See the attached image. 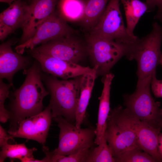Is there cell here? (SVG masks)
<instances>
[{
    "mask_svg": "<svg viewBox=\"0 0 162 162\" xmlns=\"http://www.w3.org/2000/svg\"><path fill=\"white\" fill-rule=\"evenodd\" d=\"M41 69L36 61L28 68L24 70L25 80L18 88L9 93L10 125L8 132L17 130L22 121L43 111V100L49 94L44 87L41 76Z\"/></svg>",
    "mask_w": 162,
    "mask_h": 162,
    "instance_id": "cell-1",
    "label": "cell"
},
{
    "mask_svg": "<svg viewBox=\"0 0 162 162\" xmlns=\"http://www.w3.org/2000/svg\"><path fill=\"white\" fill-rule=\"evenodd\" d=\"M82 76L72 79L59 80L56 76L41 72L43 82L51 95L49 104L52 118L61 116L69 122L75 123Z\"/></svg>",
    "mask_w": 162,
    "mask_h": 162,
    "instance_id": "cell-2",
    "label": "cell"
},
{
    "mask_svg": "<svg viewBox=\"0 0 162 162\" xmlns=\"http://www.w3.org/2000/svg\"><path fill=\"white\" fill-rule=\"evenodd\" d=\"M162 27L156 22L152 24L151 32L137 41L128 49L126 57L135 59L137 63L138 80L156 75V69L162 54Z\"/></svg>",
    "mask_w": 162,
    "mask_h": 162,
    "instance_id": "cell-3",
    "label": "cell"
},
{
    "mask_svg": "<svg viewBox=\"0 0 162 162\" xmlns=\"http://www.w3.org/2000/svg\"><path fill=\"white\" fill-rule=\"evenodd\" d=\"M152 78L138 80L134 92L124 95V105L130 113L142 122L152 127L162 129L160 103L155 102L151 93Z\"/></svg>",
    "mask_w": 162,
    "mask_h": 162,
    "instance_id": "cell-4",
    "label": "cell"
},
{
    "mask_svg": "<svg viewBox=\"0 0 162 162\" xmlns=\"http://www.w3.org/2000/svg\"><path fill=\"white\" fill-rule=\"evenodd\" d=\"M120 0H109L105 10L96 25L88 33L114 41L129 47L139 38L128 32L121 12Z\"/></svg>",
    "mask_w": 162,
    "mask_h": 162,
    "instance_id": "cell-5",
    "label": "cell"
},
{
    "mask_svg": "<svg viewBox=\"0 0 162 162\" xmlns=\"http://www.w3.org/2000/svg\"><path fill=\"white\" fill-rule=\"evenodd\" d=\"M85 41L88 54L97 67V76L109 73L115 64L126 56L129 48L124 44L88 33L86 35Z\"/></svg>",
    "mask_w": 162,
    "mask_h": 162,
    "instance_id": "cell-6",
    "label": "cell"
},
{
    "mask_svg": "<svg viewBox=\"0 0 162 162\" xmlns=\"http://www.w3.org/2000/svg\"><path fill=\"white\" fill-rule=\"evenodd\" d=\"M109 116L133 131L141 149L152 156L156 162H162L157 146L158 137L161 128H154L143 123L121 106L110 110Z\"/></svg>",
    "mask_w": 162,
    "mask_h": 162,
    "instance_id": "cell-7",
    "label": "cell"
},
{
    "mask_svg": "<svg viewBox=\"0 0 162 162\" xmlns=\"http://www.w3.org/2000/svg\"><path fill=\"white\" fill-rule=\"evenodd\" d=\"M53 119L60 129L58 147L52 151L54 154L68 156L93 146L95 136V129L78 128L62 116Z\"/></svg>",
    "mask_w": 162,
    "mask_h": 162,
    "instance_id": "cell-8",
    "label": "cell"
},
{
    "mask_svg": "<svg viewBox=\"0 0 162 162\" xmlns=\"http://www.w3.org/2000/svg\"><path fill=\"white\" fill-rule=\"evenodd\" d=\"M77 33L56 38L33 48L40 53L78 64L88 54L86 41Z\"/></svg>",
    "mask_w": 162,
    "mask_h": 162,
    "instance_id": "cell-9",
    "label": "cell"
},
{
    "mask_svg": "<svg viewBox=\"0 0 162 162\" xmlns=\"http://www.w3.org/2000/svg\"><path fill=\"white\" fill-rule=\"evenodd\" d=\"M78 33L61 17L56 10L45 20L29 40L15 48L16 52L22 54L26 49H32L52 39Z\"/></svg>",
    "mask_w": 162,
    "mask_h": 162,
    "instance_id": "cell-10",
    "label": "cell"
},
{
    "mask_svg": "<svg viewBox=\"0 0 162 162\" xmlns=\"http://www.w3.org/2000/svg\"><path fill=\"white\" fill-rule=\"evenodd\" d=\"M52 118L51 109L49 104L41 112L22 121L15 131L8 133L12 139L21 138L32 140L44 146Z\"/></svg>",
    "mask_w": 162,
    "mask_h": 162,
    "instance_id": "cell-11",
    "label": "cell"
},
{
    "mask_svg": "<svg viewBox=\"0 0 162 162\" xmlns=\"http://www.w3.org/2000/svg\"><path fill=\"white\" fill-rule=\"evenodd\" d=\"M40 64L42 71L63 80L83 75L92 68L40 53L34 48L27 51Z\"/></svg>",
    "mask_w": 162,
    "mask_h": 162,
    "instance_id": "cell-12",
    "label": "cell"
},
{
    "mask_svg": "<svg viewBox=\"0 0 162 162\" xmlns=\"http://www.w3.org/2000/svg\"><path fill=\"white\" fill-rule=\"evenodd\" d=\"M105 136L113 158L126 151L136 148H141L134 131L109 116Z\"/></svg>",
    "mask_w": 162,
    "mask_h": 162,
    "instance_id": "cell-13",
    "label": "cell"
},
{
    "mask_svg": "<svg viewBox=\"0 0 162 162\" xmlns=\"http://www.w3.org/2000/svg\"><path fill=\"white\" fill-rule=\"evenodd\" d=\"M59 0H36L29 4V12L21 28L18 45L31 38L42 23L55 12Z\"/></svg>",
    "mask_w": 162,
    "mask_h": 162,
    "instance_id": "cell-14",
    "label": "cell"
},
{
    "mask_svg": "<svg viewBox=\"0 0 162 162\" xmlns=\"http://www.w3.org/2000/svg\"><path fill=\"white\" fill-rule=\"evenodd\" d=\"M17 41L9 40L0 45V78H4L12 84L15 74L28 68L31 63L28 57L13 51L12 46Z\"/></svg>",
    "mask_w": 162,
    "mask_h": 162,
    "instance_id": "cell-15",
    "label": "cell"
},
{
    "mask_svg": "<svg viewBox=\"0 0 162 162\" xmlns=\"http://www.w3.org/2000/svg\"><path fill=\"white\" fill-rule=\"evenodd\" d=\"M29 5L26 0H16L0 14V40L21 28L29 12Z\"/></svg>",
    "mask_w": 162,
    "mask_h": 162,
    "instance_id": "cell-16",
    "label": "cell"
},
{
    "mask_svg": "<svg viewBox=\"0 0 162 162\" xmlns=\"http://www.w3.org/2000/svg\"><path fill=\"white\" fill-rule=\"evenodd\" d=\"M102 82L103 88L100 96L98 98L99 104L94 144L98 145L104 135L106 128V121L110 112V97L111 85L114 75L110 73L104 76Z\"/></svg>",
    "mask_w": 162,
    "mask_h": 162,
    "instance_id": "cell-17",
    "label": "cell"
},
{
    "mask_svg": "<svg viewBox=\"0 0 162 162\" xmlns=\"http://www.w3.org/2000/svg\"><path fill=\"white\" fill-rule=\"evenodd\" d=\"M97 66H94L91 71L81 76L80 95L76 111L75 123L78 128H81L86 117V109L97 76Z\"/></svg>",
    "mask_w": 162,
    "mask_h": 162,
    "instance_id": "cell-18",
    "label": "cell"
},
{
    "mask_svg": "<svg viewBox=\"0 0 162 162\" xmlns=\"http://www.w3.org/2000/svg\"><path fill=\"white\" fill-rule=\"evenodd\" d=\"M85 9L83 0H59L56 10L59 16L66 22H81Z\"/></svg>",
    "mask_w": 162,
    "mask_h": 162,
    "instance_id": "cell-19",
    "label": "cell"
},
{
    "mask_svg": "<svg viewBox=\"0 0 162 162\" xmlns=\"http://www.w3.org/2000/svg\"><path fill=\"white\" fill-rule=\"evenodd\" d=\"M122 4L126 16V28L128 33L135 36L134 30L141 16L148 12V8L146 2L140 0H120Z\"/></svg>",
    "mask_w": 162,
    "mask_h": 162,
    "instance_id": "cell-20",
    "label": "cell"
},
{
    "mask_svg": "<svg viewBox=\"0 0 162 162\" xmlns=\"http://www.w3.org/2000/svg\"><path fill=\"white\" fill-rule=\"evenodd\" d=\"M85 4L83 17L80 22L89 31L97 24L104 13L109 0H83Z\"/></svg>",
    "mask_w": 162,
    "mask_h": 162,
    "instance_id": "cell-21",
    "label": "cell"
},
{
    "mask_svg": "<svg viewBox=\"0 0 162 162\" xmlns=\"http://www.w3.org/2000/svg\"><path fill=\"white\" fill-rule=\"evenodd\" d=\"M37 150L35 148H27L24 143L10 144L7 143L1 147L0 152V162H4L7 158L11 161L15 159L20 160L27 157L33 158V153Z\"/></svg>",
    "mask_w": 162,
    "mask_h": 162,
    "instance_id": "cell-22",
    "label": "cell"
},
{
    "mask_svg": "<svg viewBox=\"0 0 162 162\" xmlns=\"http://www.w3.org/2000/svg\"><path fill=\"white\" fill-rule=\"evenodd\" d=\"M98 146L91 148L86 162H115L105 135Z\"/></svg>",
    "mask_w": 162,
    "mask_h": 162,
    "instance_id": "cell-23",
    "label": "cell"
},
{
    "mask_svg": "<svg viewBox=\"0 0 162 162\" xmlns=\"http://www.w3.org/2000/svg\"><path fill=\"white\" fill-rule=\"evenodd\" d=\"M140 148H136L119 154L114 158L116 162H155L153 157Z\"/></svg>",
    "mask_w": 162,
    "mask_h": 162,
    "instance_id": "cell-24",
    "label": "cell"
},
{
    "mask_svg": "<svg viewBox=\"0 0 162 162\" xmlns=\"http://www.w3.org/2000/svg\"><path fill=\"white\" fill-rule=\"evenodd\" d=\"M92 148L83 149L68 156L56 154L49 151L46 156L49 162H86Z\"/></svg>",
    "mask_w": 162,
    "mask_h": 162,
    "instance_id": "cell-25",
    "label": "cell"
},
{
    "mask_svg": "<svg viewBox=\"0 0 162 162\" xmlns=\"http://www.w3.org/2000/svg\"><path fill=\"white\" fill-rule=\"evenodd\" d=\"M13 84H6L0 78V121L2 123H4L9 119L8 110L5 108L4 102L7 98H9V90Z\"/></svg>",
    "mask_w": 162,
    "mask_h": 162,
    "instance_id": "cell-26",
    "label": "cell"
},
{
    "mask_svg": "<svg viewBox=\"0 0 162 162\" xmlns=\"http://www.w3.org/2000/svg\"><path fill=\"white\" fill-rule=\"evenodd\" d=\"M150 86L152 92L156 98H162V80L156 78V75L151 79Z\"/></svg>",
    "mask_w": 162,
    "mask_h": 162,
    "instance_id": "cell-27",
    "label": "cell"
},
{
    "mask_svg": "<svg viewBox=\"0 0 162 162\" xmlns=\"http://www.w3.org/2000/svg\"><path fill=\"white\" fill-rule=\"evenodd\" d=\"M148 8V12L153 10L156 7L158 8L157 13L162 12V0H146Z\"/></svg>",
    "mask_w": 162,
    "mask_h": 162,
    "instance_id": "cell-28",
    "label": "cell"
},
{
    "mask_svg": "<svg viewBox=\"0 0 162 162\" xmlns=\"http://www.w3.org/2000/svg\"><path fill=\"white\" fill-rule=\"evenodd\" d=\"M12 139L6 130L0 125V146L2 147L7 144L8 141Z\"/></svg>",
    "mask_w": 162,
    "mask_h": 162,
    "instance_id": "cell-29",
    "label": "cell"
},
{
    "mask_svg": "<svg viewBox=\"0 0 162 162\" xmlns=\"http://www.w3.org/2000/svg\"><path fill=\"white\" fill-rule=\"evenodd\" d=\"M157 146L158 154L162 161V133H160L158 135Z\"/></svg>",
    "mask_w": 162,
    "mask_h": 162,
    "instance_id": "cell-30",
    "label": "cell"
},
{
    "mask_svg": "<svg viewBox=\"0 0 162 162\" xmlns=\"http://www.w3.org/2000/svg\"><path fill=\"white\" fill-rule=\"evenodd\" d=\"M154 19L158 20L162 22V12L157 13L154 17Z\"/></svg>",
    "mask_w": 162,
    "mask_h": 162,
    "instance_id": "cell-31",
    "label": "cell"
},
{
    "mask_svg": "<svg viewBox=\"0 0 162 162\" xmlns=\"http://www.w3.org/2000/svg\"><path fill=\"white\" fill-rule=\"evenodd\" d=\"M16 0H0L1 2L6 3L9 4V6L11 5Z\"/></svg>",
    "mask_w": 162,
    "mask_h": 162,
    "instance_id": "cell-32",
    "label": "cell"
},
{
    "mask_svg": "<svg viewBox=\"0 0 162 162\" xmlns=\"http://www.w3.org/2000/svg\"><path fill=\"white\" fill-rule=\"evenodd\" d=\"M36 0H27V1L28 4H30Z\"/></svg>",
    "mask_w": 162,
    "mask_h": 162,
    "instance_id": "cell-33",
    "label": "cell"
},
{
    "mask_svg": "<svg viewBox=\"0 0 162 162\" xmlns=\"http://www.w3.org/2000/svg\"><path fill=\"white\" fill-rule=\"evenodd\" d=\"M160 64L162 66V54L160 56Z\"/></svg>",
    "mask_w": 162,
    "mask_h": 162,
    "instance_id": "cell-34",
    "label": "cell"
},
{
    "mask_svg": "<svg viewBox=\"0 0 162 162\" xmlns=\"http://www.w3.org/2000/svg\"><path fill=\"white\" fill-rule=\"evenodd\" d=\"M160 112L161 114L162 115V108L160 109Z\"/></svg>",
    "mask_w": 162,
    "mask_h": 162,
    "instance_id": "cell-35",
    "label": "cell"
},
{
    "mask_svg": "<svg viewBox=\"0 0 162 162\" xmlns=\"http://www.w3.org/2000/svg\"><path fill=\"white\" fill-rule=\"evenodd\" d=\"M26 0V1H27V0Z\"/></svg>",
    "mask_w": 162,
    "mask_h": 162,
    "instance_id": "cell-36",
    "label": "cell"
}]
</instances>
